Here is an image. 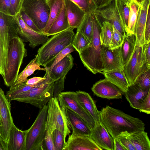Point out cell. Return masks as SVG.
<instances>
[{
    "instance_id": "58",
    "label": "cell",
    "mask_w": 150,
    "mask_h": 150,
    "mask_svg": "<svg viewBox=\"0 0 150 150\" xmlns=\"http://www.w3.org/2000/svg\"><path fill=\"white\" fill-rule=\"evenodd\" d=\"M1 118L0 115V127H1Z\"/></svg>"
},
{
    "instance_id": "24",
    "label": "cell",
    "mask_w": 150,
    "mask_h": 150,
    "mask_svg": "<svg viewBox=\"0 0 150 150\" xmlns=\"http://www.w3.org/2000/svg\"><path fill=\"white\" fill-rule=\"evenodd\" d=\"M75 95L77 101L92 117L96 124L100 123L99 111L90 95L85 91L79 90L75 92Z\"/></svg>"
},
{
    "instance_id": "13",
    "label": "cell",
    "mask_w": 150,
    "mask_h": 150,
    "mask_svg": "<svg viewBox=\"0 0 150 150\" xmlns=\"http://www.w3.org/2000/svg\"><path fill=\"white\" fill-rule=\"evenodd\" d=\"M121 46L111 50L102 45L101 56L103 72L115 70H124L125 65L121 55Z\"/></svg>"
},
{
    "instance_id": "59",
    "label": "cell",
    "mask_w": 150,
    "mask_h": 150,
    "mask_svg": "<svg viewBox=\"0 0 150 150\" xmlns=\"http://www.w3.org/2000/svg\"><path fill=\"white\" fill-rule=\"evenodd\" d=\"M0 138H2V137H1V134L0 133Z\"/></svg>"
},
{
    "instance_id": "19",
    "label": "cell",
    "mask_w": 150,
    "mask_h": 150,
    "mask_svg": "<svg viewBox=\"0 0 150 150\" xmlns=\"http://www.w3.org/2000/svg\"><path fill=\"white\" fill-rule=\"evenodd\" d=\"M89 136L103 150H114V139L101 123L96 124Z\"/></svg>"
},
{
    "instance_id": "20",
    "label": "cell",
    "mask_w": 150,
    "mask_h": 150,
    "mask_svg": "<svg viewBox=\"0 0 150 150\" xmlns=\"http://www.w3.org/2000/svg\"><path fill=\"white\" fill-rule=\"evenodd\" d=\"M150 0H144L139 8L138 13L135 29L136 42L143 45L145 42V29Z\"/></svg>"
},
{
    "instance_id": "25",
    "label": "cell",
    "mask_w": 150,
    "mask_h": 150,
    "mask_svg": "<svg viewBox=\"0 0 150 150\" xmlns=\"http://www.w3.org/2000/svg\"><path fill=\"white\" fill-rule=\"evenodd\" d=\"M27 130L18 129L13 123L10 130L8 150H25Z\"/></svg>"
},
{
    "instance_id": "32",
    "label": "cell",
    "mask_w": 150,
    "mask_h": 150,
    "mask_svg": "<svg viewBox=\"0 0 150 150\" xmlns=\"http://www.w3.org/2000/svg\"><path fill=\"white\" fill-rule=\"evenodd\" d=\"M129 6L127 29L126 35H135V29L138 13L141 5L135 0H127Z\"/></svg>"
},
{
    "instance_id": "15",
    "label": "cell",
    "mask_w": 150,
    "mask_h": 150,
    "mask_svg": "<svg viewBox=\"0 0 150 150\" xmlns=\"http://www.w3.org/2000/svg\"><path fill=\"white\" fill-rule=\"evenodd\" d=\"M61 108L72 131V134L80 136H90L92 129L82 117L67 108L61 107Z\"/></svg>"
},
{
    "instance_id": "36",
    "label": "cell",
    "mask_w": 150,
    "mask_h": 150,
    "mask_svg": "<svg viewBox=\"0 0 150 150\" xmlns=\"http://www.w3.org/2000/svg\"><path fill=\"white\" fill-rule=\"evenodd\" d=\"M113 30V26L109 22L106 20L102 22L100 34L102 45L109 48L111 45Z\"/></svg>"
},
{
    "instance_id": "27",
    "label": "cell",
    "mask_w": 150,
    "mask_h": 150,
    "mask_svg": "<svg viewBox=\"0 0 150 150\" xmlns=\"http://www.w3.org/2000/svg\"><path fill=\"white\" fill-rule=\"evenodd\" d=\"M101 73L106 79L118 87L124 93L127 90L129 85L124 70L104 71Z\"/></svg>"
},
{
    "instance_id": "28",
    "label": "cell",
    "mask_w": 150,
    "mask_h": 150,
    "mask_svg": "<svg viewBox=\"0 0 150 150\" xmlns=\"http://www.w3.org/2000/svg\"><path fill=\"white\" fill-rule=\"evenodd\" d=\"M70 28L66 14L64 4L59 14L52 24L45 35H53Z\"/></svg>"
},
{
    "instance_id": "46",
    "label": "cell",
    "mask_w": 150,
    "mask_h": 150,
    "mask_svg": "<svg viewBox=\"0 0 150 150\" xmlns=\"http://www.w3.org/2000/svg\"><path fill=\"white\" fill-rule=\"evenodd\" d=\"M19 13L22 19L28 26L35 31L42 34L32 20L21 9Z\"/></svg>"
},
{
    "instance_id": "34",
    "label": "cell",
    "mask_w": 150,
    "mask_h": 150,
    "mask_svg": "<svg viewBox=\"0 0 150 150\" xmlns=\"http://www.w3.org/2000/svg\"><path fill=\"white\" fill-rule=\"evenodd\" d=\"M49 81L48 78L46 77L45 80L35 85H28L26 84L25 82L12 86L10 87L9 90L6 93L5 96L8 101L11 102L13 98L16 96L26 92L35 86L48 81Z\"/></svg>"
},
{
    "instance_id": "48",
    "label": "cell",
    "mask_w": 150,
    "mask_h": 150,
    "mask_svg": "<svg viewBox=\"0 0 150 150\" xmlns=\"http://www.w3.org/2000/svg\"><path fill=\"white\" fill-rule=\"evenodd\" d=\"M65 78L60 79L54 81L53 97H57L58 94L64 89Z\"/></svg>"
},
{
    "instance_id": "41",
    "label": "cell",
    "mask_w": 150,
    "mask_h": 150,
    "mask_svg": "<svg viewBox=\"0 0 150 150\" xmlns=\"http://www.w3.org/2000/svg\"><path fill=\"white\" fill-rule=\"evenodd\" d=\"M76 4L86 14L93 13L97 9L93 0H70Z\"/></svg>"
},
{
    "instance_id": "6",
    "label": "cell",
    "mask_w": 150,
    "mask_h": 150,
    "mask_svg": "<svg viewBox=\"0 0 150 150\" xmlns=\"http://www.w3.org/2000/svg\"><path fill=\"white\" fill-rule=\"evenodd\" d=\"M54 81L51 80L18 95L12 100L30 104L41 109L53 97Z\"/></svg>"
},
{
    "instance_id": "14",
    "label": "cell",
    "mask_w": 150,
    "mask_h": 150,
    "mask_svg": "<svg viewBox=\"0 0 150 150\" xmlns=\"http://www.w3.org/2000/svg\"><path fill=\"white\" fill-rule=\"evenodd\" d=\"M91 90L94 95L109 100L122 99L124 95L121 89L105 78L94 84Z\"/></svg>"
},
{
    "instance_id": "7",
    "label": "cell",
    "mask_w": 150,
    "mask_h": 150,
    "mask_svg": "<svg viewBox=\"0 0 150 150\" xmlns=\"http://www.w3.org/2000/svg\"><path fill=\"white\" fill-rule=\"evenodd\" d=\"M21 9L30 18L42 34L50 12L47 0H23Z\"/></svg>"
},
{
    "instance_id": "21",
    "label": "cell",
    "mask_w": 150,
    "mask_h": 150,
    "mask_svg": "<svg viewBox=\"0 0 150 150\" xmlns=\"http://www.w3.org/2000/svg\"><path fill=\"white\" fill-rule=\"evenodd\" d=\"M149 92L150 89L144 90L136 82L129 86L124 95L131 107L139 110Z\"/></svg>"
},
{
    "instance_id": "43",
    "label": "cell",
    "mask_w": 150,
    "mask_h": 150,
    "mask_svg": "<svg viewBox=\"0 0 150 150\" xmlns=\"http://www.w3.org/2000/svg\"><path fill=\"white\" fill-rule=\"evenodd\" d=\"M141 60L142 66L146 65L150 68V41L146 42L142 45Z\"/></svg>"
},
{
    "instance_id": "56",
    "label": "cell",
    "mask_w": 150,
    "mask_h": 150,
    "mask_svg": "<svg viewBox=\"0 0 150 150\" xmlns=\"http://www.w3.org/2000/svg\"><path fill=\"white\" fill-rule=\"evenodd\" d=\"M0 150H8L7 144L4 142L2 138L0 137Z\"/></svg>"
},
{
    "instance_id": "30",
    "label": "cell",
    "mask_w": 150,
    "mask_h": 150,
    "mask_svg": "<svg viewBox=\"0 0 150 150\" xmlns=\"http://www.w3.org/2000/svg\"><path fill=\"white\" fill-rule=\"evenodd\" d=\"M135 42V35L126 34L121 46V55L124 65L130 59L134 52Z\"/></svg>"
},
{
    "instance_id": "51",
    "label": "cell",
    "mask_w": 150,
    "mask_h": 150,
    "mask_svg": "<svg viewBox=\"0 0 150 150\" xmlns=\"http://www.w3.org/2000/svg\"><path fill=\"white\" fill-rule=\"evenodd\" d=\"M144 34L145 42L150 41V10L149 8L148 10L145 27Z\"/></svg>"
},
{
    "instance_id": "23",
    "label": "cell",
    "mask_w": 150,
    "mask_h": 150,
    "mask_svg": "<svg viewBox=\"0 0 150 150\" xmlns=\"http://www.w3.org/2000/svg\"><path fill=\"white\" fill-rule=\"evenodd\" d=\"M74 65V58L69 53L56 64L48 72L51 79L55 81L58 80L65 78L68 72Z\"/></svg>"
},
{
    "instance_id": "22",
    "label": "cell",
    "mask_w": 150,
    "mask_h": 150,
    "mask_svg": "<svg viewBox=\"0 0 150 150\" xmlns=\"http://www.w3.org/2000/svg\"><path fill=\"white\" fill-rule=\"evenodd\" d=\"M66 14L70 27L78 29L86 14L76 4L70 0H64Z\"/></svg>"
},
{
    "instance_id": "47",
    "label": "cell",
    "mask_w": 150,
    "mask_h": 150,
    "mask_svg": "<svg viewBox=\"0 0 150 150\" xmlns=\"http://www.w3.org/2000/svg\"><path fill=\"white\" fill-rule=\"evenodd\" d=\"M10 16H14L19 13L21 8L23 0H10Z\"/></svg>"
},
{
    "instance_id": "9",
    "label": "cell",
    "mask_w": 150,
    "mask_h": 150,
    "mask_svg": "<svg viewBox=\"0 0 150 150\" xmlns=\"http://www.w3.org/2000/svg\"><path fill=\"white\" fill-rule=\"evenodd\" d=\"M75 92H61L58 95L57 99L60 106L67 108L82 117L88 124L92 129L94 127L95 122L92 117L84 110L77 101Z\"/></svg>"
},
{
    "instance_id": "40",
    "label": "cell",
    "mask_w": 150,
    "mask_h": 150,
    "mask_svg": "<svg viewBox=\"0 0 150 150\" xmlns=\"http://www.w3.org/2000/svg\"><path fill=\"white\" fill-rule=\"evenodd\" d=\"M52 138L55 150H63L66 141L62 132L55 129L53 132Z\"/></svg>"
},
{
    "instance_id": "2",
    "label": "cell",
    "mask_w": 150,
    "mask_h": 150,
    "mask_svg": "<svg viewBox=\"0 0 150 150\" xmlns=\"http://www.w3.org/2000/svg\"><path fill=\"white\" fill-rule=\"evenodd\" d=\"M92 15V41L79 55L84 66L90 71L96 74L103 71L101 56L102 45L100 37L102 23L98 16L93 13Z\"/></svg>"
},
{
    "instance_id": "5",
    "label": "cell",
    "mask_w": 150,
    "mask_h": 150,
    "mask_svg": "<svg viewBox=\"0 0 150 150\" xmlns=\"http://www.w3.org/2000/svg\"><path fill=\"white\" fill-rule=\"evenodd\" d=\"M47 113V106L45 105L40 109L34 123L27 130L25 150H43Z\"/></svg>"
},
{
    "instance_id": "3",
    "label": "cell",
    "mask_w": 150,
    "mask_h": 150,
    "mask_svg": "<svg viewBox=\"0 0 150 150\" xmlns=\"http://www.w3.org/2000/svg\"><path fill=\"white\" fill-rule=\"evenodd\" d=\"M74 29L70 27L50 38L38 49L35 56L37 62L45 67L53 61L58 53L72 44L75 34Z\"/></svg>"
},
{
    "instance_id": "39",
    "label": "cell",
    "mask_w": 150,
    "mask_h": 150,
    "mask_svg": "<svg viewBox=\"0 0 150 150\" xmlns=\"http://www.w3.org/2000/svg\"><path fill=\"white\" fill-rule=\"evenodd\" d=\"M90 43L82 34L79 32L77 31L72 44L75 50L79 54Z\"/></svg>"
},
{
    "instance_id": "49",
    "label": "cell",
    "mask_w": 150,
    "mask_h": 150,
    "mask_svg": "<svg viewBox=\"0 0 150 150\" xmlns=\"http://www.w3.org/2000/svg\"><path fill=\"white\" fill-rule=\"evenodd\" d=\"M10 0H0V12L10 16Z\"/></svg>"
},
{
    "instance_id": "37",
    "label": "cell",
    "mask_w": 150,
    "mask_h": 150,
    "mask_svg": "<svg viewBox=\"0 0 150 150\" xmlns=\"http://www.w3.org/2000/svg\"><path fill=\"white\" fill-rule=\"evenodd\" d=\"M92 13L86 14L84 20L79 28L77 30V31L82 34L90 43L92 41L93 37Z\"/></svg>"
},
{
    "instance_id": "18",
    "label": "cell",
    "mask_w": 150,
    "mask_h": 150,
    "mask_svg": "<svg viewBox=\"0 0 150 150\" xmlns=\"http://www.w3.org/2000/svg\"><path fill=\"white\" fill-rule=\"evenodd\" d=\"M89 136L69 135L63 150H102Z\"/></svg>"
},
{
    "instance_id": "45",
    "label": "cell",
    "mask_w": 150,
    "mask_h": 150,
    "mask_svg": "<svg viewBox=\"0 0 150 150\" xmlns=\"http://www.w3.org/2000/svg\"><path fill=\"white\" fill-rule=\"evenodd\" d=\"M116 138L125 150H136L129 140L122 133H121Z\"/></svg>"
},
{
    "instance_id": "52",
    "label": "cell",
    "mask_w": 150,
    "mask_h": 150,
    "mask_svg": "<svg viewBox=\"0 0 150 150\" xmlns=\"http://www.w3.org/2000/svg\"><path fill=\"white\" fill-rule=\"evenodd\" d=\"M46 78L45 74L43 77H34L27 79L25 83L26 85L29 86L35 85L45 80Z\"/></svg>"
},
{
    "instance_id": "42",
    "label": "cell",
    "mask_w": 150,
    "mask_h": 150,
    "mask_svg": "<svg viewBox=\"0 0 150 150\" xmlns=\"http://www.w3.org/2000/svg\"><path fill=\"white\" fill-rule=\"evenodd\" d=\"M75 50V49L73 46L72 44H70L57 54L53 61L50 63L51 65L48 67H45V68L48 71L50 70L56 64L64 58L68 54L74 51Z\"/></svg>"
},
{
    "instance_id": "50",
    "label": "cell",
    "mask_w": 150,
    "mask_h": 150,
    "mask_svg": "<svg viewBox=\"0 0 150 150\" xmlns=\"http://www.w3.org/2000/svg\"><path fill=\"white\" fill-rule=\"evenodd\" d=\"M140 112L149 114L150 113V92H149L142 104Z\"/></svg>"
},
{
    "instance_id": "53",
    "label": "cell",
    "mask_w": 150,
    "mask_h": 150,
    "mask_svg": "<svg viewBox=\"0 0 150 150\" xmlns=\"http://www.w3.org/2000/svg\"><path fill=\"white\" fill-rule=\"evenodd\" d=\"M97 9L104 8L108 5L113 0H93Z\"/></svg>"
},
{
    "instance_id": "57",
    "label": "cell",
    "mask_w": 150,
    "mask_h": 150,
    "mask_svg": "<svg viewBox=\"0 0 150 150\" xmlns=\"http://www.w3.org/2000/svg\"><path fill=\"white\" fill-rule=\"evenodd\" d=\"M137 2V3L140 4L141 5L142 4L143 2H144V0H135Z\"/></svg>"
},
{
    "instance_id": "17",
    "label": "cell",
    "mask_w": 150,
    "mask_h": 150,
    "mask_svg": "<svg viewBox=\"0 0 150 150\" xmlns=\"http://www.w3.org/2000/svg\"><path fill=\"white\" fill-rule=\"evenodd\" d=\"M47 113L46 124V134L43 143V150H55L52 134L56 129L55 118L54 98H51L47 103Z\"/></svg>"
},
{
    "instance_id": "8",
    "label": "cell",
    "mask_w": 150,
    "mask_h": 150,
    "mask_svg": "<svg viewBox=\"0 0 150 150\" xmlns=\"http://www.w3.org/2000/svg\"><path fill=\"white\" fill-rule=\"evenodd\" d=\"M17 23L13 16L0 12V40L3 49L4 71L9 43L18 36Z\"/></svg>"
},
{
    "instance_id": "16",
    "label": "cell",
    "mask_w": 150,
    "mask_h": 150,
    "mask_svg": "<svg viewBox=\"0 0 150 150\" xmlns=\"http://www.w3.org/2000/svg\"><path fill=\"white\" fill-rule=\"evenodd\" d=\"M93 13L109 22L123 36H125L126 35L125 32L115 6V0L106 7L96 9Z\"/></svg>"
},
{
    "instance_id": "29",
    "label": "cell",
    "mask_w": 150,
    "mask_h": 150,
    "mask_svg": "<svg viewBox=\"0 0 150 150\" xmlns=\"http://www.w3.org/2000/svg\"><path fill=\"white\" fill-rule=\"evenodd\" d=\"M55 118L56 129L61 131L66 139L71 133L69 127L59 105L57 98H54Z\"/></svg>"
},
{
    "instance_id": "35",
    "label": "cell",
    "mask_w": 150,
    "mask_h": 150,
    "mask_svg": "<svg viewBox=\"0 0 150 150\" xmlns=\"http://www.w3.org/2000/svg\"><path fill=\"white\" fill-rule=\"evenodd\" d=\"M115 6L125 33L128 27L129 6L127 0H115Z\"/></svg>"
},
{
    "instance_id": "12",
    "label": "cell",
    "mask_w": 150,
    "mask_h": 150,
    "mask_svg": "<svg viewBox=\"0 0 150 150\" xmlns=\"http://www.w3.org/2000/svg\"><path fill=\"white\" fill-rule=\"evenodd\" d=\"M10 102L0 87V115L1 123L0 133L3 140L7 144L10 130L14 123L11 113Z\"/></svg>"
},
{
    "instance_id": "26",
    "label": "cell",
    "mask_w": 150,
    "mask_h": 150,
    "mask_svg": "<svg viewBox=\"0 0 150 150\" xmlns=\"http://www.w3.org/2000/svg\"><path fill=\"white\" fill-rule=\"evenodd\" d=\"M129 140L136 150H150V141L147 132L144 130L129 133L122 132Z\"/></svg>"
},
{
    "instance_id": "31",
    "label": "cell",
    "mask_w": 150,
    "mask_h": 150,
    "mask_svg": "<svg viewBox=\"0 0 150 150\" xmlns=\"http://www.w3.org/2000/svg\"><path fill=\"white\" fill-rule=\"evenodd\" d=\"M50 8L48 19L42 34L45 35L48 30L60 12L64 4V0H47Z\"/></svg>"
},
{
    "instance_id": "11",
    "label": "cell",
    "mask_w": 150,
    "mask_h": 150,
    "mask_svg": "<svg viewBox=\"0 0 150 150\" xmlns=\"http://www.w3.org/2000/svg\"><path fill=\"white\" fill-rule=\"evenodd\" d=\"M142 46L135 42L134 52L124 69L129 86L136 83L141 73L143 66L142 62Z\"/></svg>"
},
{
    "instance_id": "4",
    "label": "cell",
    "mask_w": 150,
    "mask_h": 150,
    "mask_svg": "<svg viewBox=\"0 0 150 150\" xmlns=\"http://www.w3.org/2000/svg\"><path fill=\"white\" fill-rule=\"evenodd\" d=\"M27 56V50L21 38H13L8 45L6 67L3 78L5 85L9 87L15 81L23 59Z\"/></svg>"
},
{
    "instance_id": "1",
    "label": "cell",
    "mask_w": 150,
    "mask_h": 150,
    "mask_svg": "<svg viewBox=\"0 0 150 150\" xmlns=\"http://www.w3.org/2000/svg\"><path fill=\"white\" fill-rule=\"evenodd\" d=\"M99 113L101 123L113 139L123 132L131 133L145 129V124L139 119L108 105Z\"/></svg>"
},
{
    "instance_id": "33",
    "label": "cell",
    "mask_w": 150,
    "mask_h": 150,
    "mask_svg": "<svg viewBox=\"0 0 150 150\" xmlns=\"http://www.w3.org/2000/svg\"><path fill=\"white\" fill-rule=\"evenodd\" d=\"M36 59L37 58L35 57L31 61L24 70L18 74L15 81L12 86L25 82L27 80V78L37 70L46 71L45 68H43L40 67V65L37 62Z\"/></svg>"
},
{
    "instance_id": "55",
    "label": "cell",
    "mask_w": 150,
    "mask_h": 150,
    "mask_svg": "<svg viewBox=\"0 0 150 150\" xmlns=\"http://www.w3.org/2000/svg\"><path fill=\"white\" fill-rule=\"evenodd\" d=\"M113 139L114 150H125V149L116 138Z\"/></svg>"
},
{
    "instance_id": "10",
    "label": "cell",
    "mask_w": 150,
    "mask_h": 150,
    "mask_svg": "<svg viewBox=\"0 0 150 150\" xmlns=\"http://www.w3.org/2000/svg\"><path fill=\"white\" fill-rule=\"evenodd\" d=\"M13 16L18 25V36L23 42H28L29 46L32 48L43 45L50 38L48 36L35 31L28 26L22 19L19 13Z\"/></svg>"
},
{
    "instance_id": "38",
    "label": "cell",
    "mask_w": 150,
    "mask_h": 150,
    "mask_svg": "<svg viewBox=\"0 0 150 150\" xmlns=\"http://www.w3.org/2000/svg\"><path fill=\"white\" fill-rule=\"evenodd\" d=\"M150 68H148L146 65L143 66L142 72L136 83L144 90L150 89Z\"/></svg>"
},
{
    "instance_id": "44",
    "label": "cell",
    "mask_w": 150,
    "mask_h": 150,
    "mask_svg": "<svg viewBox=\"0 0 150 150\" xmlns=\"http://www.w3.org/2000/svg\"><path fill=\"white\" fill-rule=\"evenodd\" d=\"M113 30L111 45L108 48L110 49H114L120 47L123 41L124 37L113 26Z\"/></svg>"
},
{
    "instance_id": "54",
    "label": "cell",
    "mask_w": 150,
    "mask_h": 150,
    "mask_svg": "<svg viewBox=\"0 0 150 150\" xmlns=\"http://www.w3.org/2000/svg\"><path fill=\"white\" fill-rule=\"evenodd\" d=\"M0 74L4 76V64L3 52L0 40Z\"/></svg>"
}]
</instances>
